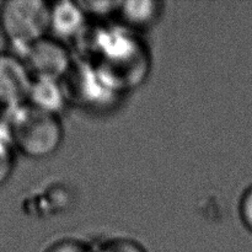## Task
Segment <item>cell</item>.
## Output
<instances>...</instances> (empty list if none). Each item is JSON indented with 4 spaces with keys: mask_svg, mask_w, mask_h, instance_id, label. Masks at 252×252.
Returning <instances> with one entry per match:
<instances>
[{
    "mask_svg": "<svg viewBox=\"0 0 252 252\" xmlns=\"http://www.w3.org/2000/svg\"><path fill=\"white\" fill-rule=\"evenodd\" d=\"M88 17L79 1L51 4V32L57 39H78L86 30Z\"/></svg>",
    "mask_w": 252,
    "mask_h": 252,
    "instance_id": "obj_6",
    "label": "cell"
},
{
    "mask_svg": "<svg viewBox=\"0 0 252 252\" xmlns=\"http://www.w3.org/2000/svg\"><path fill=\"white\" fill-rule=\"evenodd\" d=\"M239 213H240V218L244 225L252 233V186L249 187L241 197L240 204H239Z\"/></svg>",
    "mask_w": 252,
    "mask_h": 252,
    "instance_id": "obj_13",
    "label": "cell"
},
{
    "mask_svg": "<svg viewBox=\"0 0 252 252\" xmlns=\"http://www.w3.org/2000/svg\"><path fill=\"white\" fill-rule=\"evenodd\" d=\"M15 145L12 143L6 120L0 122V187L4 186L11 177L15 169Z\"/></svg>",
    "mask_w": 252,
    "mask_h": 252,
    "instance_id": "obj_9",
    "label": "cell"
},
{
    "mask_svg": "<svg viewBox=\"0 0 252 252\" xmlns=\"http://www.w3.org/2000/svg\"><path fill=\"white\" fill-rule=\"evenodd\" d=\"M6 113L5 120L16 152L31 159H46L58 152L64 139L59 116L37 110L29 103Z\"/></svg>",
    "mask_w": 252,
    "mask_h": 252,
    "instance_id": "obj_2",
    "label": "cell"
},
{
    "mask_svg": "<svg viewBox=\"0 0 252 252\" xmlns=\"http://www.w3.org/2000/svg\"><path fill=\"white\" fill-rule=\"evenodd\" d=\"M88 41L90 61L118 94L132 90L147 78L150 68L149 51L135 32L126 29H103Z\"/></svg>",
    "mask_w": 252,
    "mask_h": 252,
    "instance_id": "obj_1",
    "label": "cell"
},
{
    "mask_svg": "<svg viewBox=\"0 0 252 252\" xmlns=\"http://www.w3.org/2000/svg\"><path fill=\"white\" fill-rule=\"evenodd\" d=\"M33 80L24 59L11 52L0 54V107L7 112L27 103Z\"/></svg>",
    "mask_w": 252,
    "mask_h": 252,
    "instance_id": "obj_5",
    "label": "cell"
},
{
    "mask_svg": "<svg viewBox=\"0 0 252 252\" xmlns=\"http://www.w3.org/2000/svg\"><path fill=\"white\" fill-rule=\"evenodd\" d=\"M122 1H79V5L83 9L84 14L88 19H105L111 15H118Z\"/></svg>",
    "mask_w": 252,
    "mask_h": 252,
    "instance_id": "obj_10",
    "label": "cell"
},
{
    "mask_svg": "<svg viewBox=\"0 0 252 252\" xmlns=\"http://www.w3.org/2000/svg\"><path fill=\"white\" fill-rule=\"evenodd\" d=\"M21 58L33 79L64 81L74 66L73 54L68 47L51 36L36 42Z\"/></svg>",
    "mask_w": 252,
    "mask_h": 252,
    "instance_id": "obj_4",
    "label": "cell"
},
{
    "mask_svg": "<svg viewBox=\"0 0 252 252\" xmlns=\"http://www.w3.org/2000/svg\"><path fill=\"white\" fill-rule=\"evenodd\" d=\"M0 32L21 58L51 32V4L42 0H7L0 5Z\"/></svg>",
    "mask_w": 252,
    "mask_h": 252,
    "instance_id": "obj_3",
    "label": "cell"
},
{
    "mask_svg": "<svg viewBox=\"0 0 252 252\" xmlns=\"http://www.w3.org/2000/svg\"><path fill=\"white\" fill-rule=\"evenodd\" d=\"M64 81L34 79L27 103L32 107L51 115L59 116L69 102Z\"/></svg>",
    "mask_w": 252,
    "mask_h": 252,
    "instance_id": "obj_8",
    "label": "cell"
},
{
    "mask_svg": "<svg viewBox=\"0 0 252 252\" xmlns=\"http://www.w3.org/2000/svg\"><path fill=\"white\" fill-rule=\"evenodd\" d=\"M165 4L158 0H130L122 1L117 16L122 26L130 31H147L161 20Z\"/></svg>",
    "mask_w": 252,
    "mask_h": 252,
    "instance_id": "obj_7",
    "label": "cell"
},
{
    "mask_svg": "<svg viewBox=\"0 0 252 252\" xmlns=\"http://www.w3.org/2000/svg\"><path fill=\"white\" fill-rule=\"evenodd\" d=\"M95 252H147L138 241L129 238H112L106 240Z\"/></svg>",
    "mask_w": 252,
    "mask_h": 252,
    "instance_id": "obj_11",
    "label": "cell"
},
{
    "mask_svg": "<svg viewBox=\"0 0 252 252\" xmlns=\"http://www.w3.org/2000/svg\"><path fill=\"white\" fill-rule=\"evenodd\" d=\"M46 252H95V249L90 248L83 241L74 240V239H64L57 241L56 244L47 249Z\"/></svg>",
    "mask_w": 252,
    "mask_h": 252,
    "instance_id": "obj_12",
    "label": "cell"
}]
</instances>
